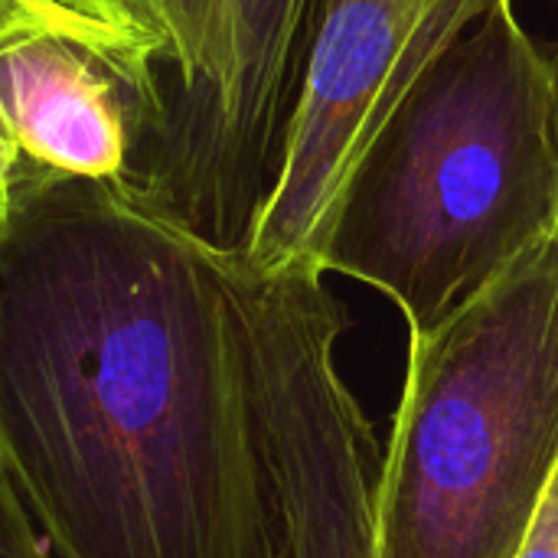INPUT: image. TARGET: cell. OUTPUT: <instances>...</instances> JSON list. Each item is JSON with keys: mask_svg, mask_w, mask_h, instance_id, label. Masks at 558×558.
<instances>
[{"mask_svg": "<svg viewBox=\"0 0 558 558\" xmlns=\"http://www.w3.org/2000/svg\"><path fill=\"white\" fill-rule=\"evenodd\" d=\"M235 248L23 173L0 235V474L56 558H265Z\"/></svg>", "mask_w": 558, "mask_h": 558, "instance_id": "cell-1", "label": "cell"}, {"mask_svg": "<svg viewBox=\"0 0 558 558\" xmlns=\"http://www.w3.org/2000/svg\"><path fill=\"white\" fill-rule=\"evenodd\" d=\"M558 229V46L500 0L405 92L350 170L317 268L425 333Z\"/></svg>", "mask_w": 558, "mask_h": 558, "instance_id": "cell-2", "label": "cell"}, {"mask_svg": "<svg viewBox=\"0 0 558 558\" xmlns=\"http://www.w3.org/2000/svg\"><path fill=\"white\" fill-rule=\"evenodd\" d=\"M558 468V229L425 333L376 477L379 558H513Z\"/></svg>", "mask_w": 558, "mask_h": 558, "instance_id": "cell-3", "label": "cell"}, {"mask_svg": "<svg viewBox=\"0 0 558 558\" xmlns=\"http://www.w3.org/2000/svg\"><path fill=\"white\" fill-rule=\"evenodd\" d=\"M235 291L265 471V558H379L383 445L337 363L347 307L324 271H258L242 252Z\"/></svg>", "mask_w": 558, "mask_h": 558, "instance_id": "cell-4", "label": "cell"}, {"mask_svg": "<svg viewBox=\"0 0 558 558\" xmlns=\"http://www.w3.org/2000/svg\"><path fill=\"white\" fill-rule=\"evenodd\" d=\"M497 3L327 0L275 183L239 245L252 268H317L333 206L366 144L425 69Z\"/></svg>", "mask_w": 558, "mask_h": 558, "instance_id": "cell-5", "label": "cell"}, {"mask_svg": "<svg viewBox=\"0 0 558 558\" xmlns=\"http://www.w3.org/2000/svg\"><path fill=\"white\" fill-rule=\"evenodd\" d=\"M327 0H226L213 88L170 118L141 193L222 248H239L275 183Z\"/></svg>", "mask_w": 558, "mask_h": 558, "instance_id": "cell-6", "label": "cell"}, {"mask_svg": "<svg viewBox=\"0 0 558 558\" xmlns=\"http://www.w3.org/2000/svg\"><path fill=\"white\" fill-rule=\"evenodd\" d=\"M0 114L23 173L141 193L167 121V85L144 65L0 3Z\"/></svg>", "mask_w": 558, "mask_h": 558, "instance_id": "cell-7", "label": "cell"}, {"mask_svg": "<svg viewBox=\"0 0 558 558\" xmlns=\"http://www.w3.org/2000/svg\"><path fill=\"white\" fill-rule=\"evenodd\" d=\"M92 49L157 72L167 121L193 108L216 82L226 39V0H0ZM163 121V124H167Z\"/></svg>", "mask_w": 558, "mask_h": 558, "instance_id": "cell-8", "label": "cell"}, {"mask_svg": "<svg viewBox=\"0 0 558 558\" xmlns=\"http://www.w3.org/2000/svg\"><path fill=\"white\" fill-rule=\"evenodd\" d=\"M0 558H56L16 497L13 484L0 474Z\"/></svg>", "mask_w": 558, "mask_h": 558, "instance_id": "cell-9", "label": "cell"}, {"mask_svg": "<svg viewBox=\"0 0 558 558\" xmlns=\"http://www.w3.org/2000/svg\"><path fill=\"white\" fill-rule=\"evenodd\" d=\"M513 558H558V468L546 487V497L539 504V513Z\"/></svg>", "mask_w": 558, "mask_h": 558, "instance_id": "cell-10", "label": "cell"}, {"mask_svg": "<svg viewBox=\"0 0 558 558\" xmlns=\"http://www.w3.org/2000/svg\"><path fill=\"white\" fill-rule=\"evenodd\" d=\"M20 180H23V160H20V147L0 114V235L7 232L10 219H13V206H16V193H20Z\"/></svg>", "mask_w": 558, "mask_h": 558, "instance_id": "cell-11", "label": "cell"}]
</instances>
